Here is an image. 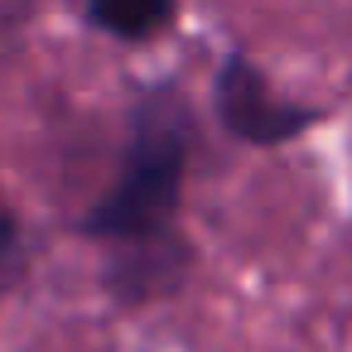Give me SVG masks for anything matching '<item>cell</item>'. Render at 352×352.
I'll return each mask as SVG.
<instances>
[{
  "mask_svg": "<svg viewBox=\"0 0 352 352\" xmlns=\"http://www.w3.org/2000/svg\"><path fill=\"white\" fill-rule=\"evenodd\" d=\"M193 155H198V111L184 97V87L174 82L145 87L131 107L116 179L78 222V232L102 246H131L179 232L184 179Z\"/></svg>",
  "mask_w": 352,
  "mask_h": 352,
  "instance_id": "cell-1",
  "label": "cell"
},
{
  "mask_svg": "<svg viewBox=\"0 0 352 352\" xmlns=\"http://www.w3.org/2000/svg\"><path fill=\"white\" fill-rule=\"evenodd\" d=\"M212 111H217L222 131L241 145H285L323 121L318 107L280 97L275 82L261 73V63L246 49H232L222 58L217 82H212Z\"/></svg>",
  "mask_w": 352,
  "mask_h": 352,
  "instance_id": "cell-2",
  "label": "cell"
},
{
  "mask_svg": "<svg viewBox=\"0 0 352 352\" xmlns=\"http://www.w3.org/2000/svg\"><path fill=\"white\" fill-rule=\"evenodd\" d=\"M188 270H193V246L184 241V232H164V236L131 241V246H107V294L121 309H140V304L179 294Z\"/></svg>",
  "mask_w": 352,
  "mask_h": 352,
  "instance_id": "cell-3",
  "label": "cell"
},
{
  "mask_svg": "<svg viewBox=\"0 0 352 352\" xmlns=\"http://www.w3.org/2000/svg\"><path fill=\"white\" fill-rule=\"evenodd\" d=\"M82 15L92 30L121 44H150L174 25L179 6L174 0H82Z\"/></svg>",
  "mask_w": 352,
  "mask_h": 352,
  "instance_id": "cell-4",
  "label": "cell"
},
{
  "mask_svg": "<svg viewBox=\"0 0 352 352\" xmlns=\"http://www.w3.org/2000/svg\"><path fill=\"white\" fill-rule=\"evenodd\" d=\"M15 256H20V222L6 208V198H0V280H6V270L15 265Z\"/></svg>",
  "mask_w": 352,
  "mask_h": 352,
  "instance_id": "cell-5",
  "label": "cell"
}]
</instances>
